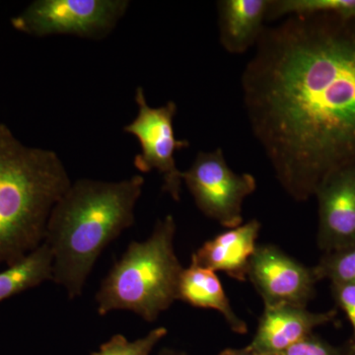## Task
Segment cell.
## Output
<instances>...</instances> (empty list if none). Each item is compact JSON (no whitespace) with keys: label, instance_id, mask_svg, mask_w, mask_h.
<instances>
[{"label":"cell","instance_id":"obj_10","mask_svg":"<svg viewBox=\"0 0 355 355\" xmlns=\"http://www.w3.org/2000/svg\"><path fill=\"white\" fill-rule=\"evenodd\" d=\"M334 316L335 312L314 313L295 306H265L249 347L261 355L277 354L312 335L315 328Z\"/></svg>","mask_w":355,"mask_h":355},{"label":"cell","instance_id":"obj_3","mask_svg":"<svg viewBox=\"0 0 355 355\" xmlns=\"http://www.w3.org/2000/svg\"><path fill=\"white\" fill-rule=\"evenodd\" d=\"M71 184L55 151L25 146L0 123V266L44 242L51 210Z\"/></svg>","mask_w":355,"mask_h":355},{"label":"cell","instance_id":"obj_6","mask_svg":"<svg viewBox=\"0 0 355 355\" xmlns=\"http://www.w3.org/2000/svg\"><path fill=\"white\" fill-rule=\"evenodd\" d=\"M137 118L123 128L125 132L137 137L140 153L133 160L135 167L141 173L157 171L162 177V190L173 200L181 198L183 172L178 169L175 153L188 148L190 142L178 139L175 135L174 119L177 105L169 101L164 106L153 108L146 101L144 88L137 87L135 96Z\"/></svg>","mask_w":355,"mask_h":355},{"label":"cell","instance_id":"obj_13","mask_svg":"<svg viewBox=\"0 0 355 355\" xmlns=\"http://www.w3.org/2000/svg\"><path fill=\"white\" fill-rule=\"evenodd\" d=\"M178 300L193 307L216 310L223 316L229 328L237 334H246V322L236 314L216 272L191 261L180 277Z\"/></svg>","mask_w":355,"mask_h":355},{"label":"cell","instance_id":"obj_4","mask_svg":"<svg viewBox=\"0 0 355 355\" xmlns=\"http://www.w3.org/2000/svg\"><path fill=\"white\" fill-rule=\"evenodd\" d=\"M176 232L174 216L168 214L158 219L146 240L128 245L96 293L100 316L125 310L154 323L171 307L184 270L175 251Z\"/></svg>","mask_w":355,"mask_h":355},{"label":"cell","instance_id":"obj_19","mask_svg":"<svg viewBox=\"0 0 355 355\" xmlns=\"http://www.w3.org/2000/svg\"><path fill=\"white\" fill-rule=\"evenodd\" d=\"M334 292L352 324L355 343V284H334Z\"/></svg>","mask_w":355,"mask_h":355},{"label":"cell","instance_id":"obj_16","mask_svg":"<svg viewBox=\"0 0 355 355\" xmlns=\"http://www.w3.org/2000/svg\"><path fill=\"white\" fill-rule=\"evenodd\" d=\"M167 334L165 327H158L135 340H130L125 336L116 334L91 355H150Z\"/></svg>","mask_w":355,"mask_h":355},{"label":"cell","instance_id":"obj_5","mask_svg":"<svg viewBox=\"0 0 355 355\" xmlns=\"http://www.w3.org/2000/svg\"><path fill=\"white\" fill-rule=\"evenodd\" d=\"M128 6V0H35L11 24L30 36L101 40L111 34Z\"/></svg>","mask_w":355,"mask_h":355},{"label":"cell","instance_id":"obj_18","mask_svg":"<svg viewBox=\"0 0 355 355\" xmlns=\"http://www.w3.org/2000/svg\"><path fill=\"white\" fill-rule=\"evenodd\" d=\"M268 355H338L330 345L323 340L310 335L300 342L294 343L286 349Z\"/></svg>","mask_w":355,"mask_h":355},{"label":"cell","instance_id":"obj_9","mask_svg":"<svg viewBox=\"0 0 355 355\" xmlns=\"http://www.w3.org/2000/svg\"><path fill=\"white\" fill-rule=\"evenodd\" d=\"M319 202L318 242L334 252L355 245V164L334 173L315 193Z\"/></svg>","mask_w":355,"mask_h":355},{"label":"cell","instance_id":"obj_14","mask_svg":"<svg viewBox=\"0 0 355 355\" xmlns=\"http://www.w3.org/2000/svg\"><path fill=\"white\" fill-rule=\"evenodd\" d=\"M53 253L43 242L36 250L0 272V303L44 282H53Z\"/></svg>","mask_w":355,"mask_h":355},{"label":"cell","instance_id":"obj_21","mask_svg":"<svg viewBox=\"0 0 355 355\" xmlns=\"http://www.w3.org/2000/svg\"><path fill=\"white\" fill-rule=\"evenodd\" d=\"M158 355H187L184 352L181 350H177L174 349H163L160 350Z\"/></svg>","mask_w":355,"mask_h":355},{"label":"cell","instance_id":"obj_17","mask_svg":"<svg viewBox=\"0 0 355 355\" xmlns=\"http://www.w3.org/2000/svg\"><path fill=\"white\" fill-rule=\"evenodd\" d=\"M313 270L318 280L330 279L333 284H355V245L330 252Z\"/></svg>","mask_w":355,"mask_h":355},{"label":"cell","instance_id":"obj_2","mask_svg":"<svg viewBox=\"0 0 355 355\" xmlns=\"http://www.w3.org/2000/svg\"><path fill=\"white\" fill-rule=\"evenodd\" d=\"M144 184L141 175L119 182L79 179L55 203L44 242L53 253V282L71 300L80 297L100 254L135 224Z\"/></svg>","mask_w":355,"mask_h":355},{"label":"cell","instance_id":"obj_1","mask_svg":"<svg viewBox=\"0 0 355 355\" xmlns=\"http://www.w3.org/2000/svg\"><path fill=\"white\" fill-rule=\"evenodd\" d=\"M241 84L252 132L294 200L355 164V18L288 16L265 27Z\"/></svg>","mask_w":355,"mask_h":355},{"label":"cell","instance_id":"obj_12","mask_svg":"<svg viewBox=\"0 0 355 355\" xmlns=\"http://www.w3.org/2000/svg\"><path fill=\"white\" fill-rule=\"evenodd\" d=\"M270 0H221L218 9L219 39L224 50L242 55L256 46L265 29Z\"/></svg>","mask_w":355,"mask_h":355},{"label":"cell","instance_id":"obj_11","mask_svg":"<svg viewBox=\"0 0 355 355\" xmlns=\"http://www.w3.org/2000/svg\"><path fill=\"white\" fill-rule=\"evenodd\" d=\"M261 228V222L252 219L229 229L203 243L193 254L191 261L212 272H223L232 279L246 282Z\"/></svg>","mask_w":355,"mask_h":355},{"label":"cell","instance_id":"obj_15","mask_svg":"<svg viewBox=\"0 0 355 355\" xmlns=\"http://www.w3.org/2000/svg\"><path fill=\"white\" fill-rule=\"evenodd\" d=\"M317 13L355 18V0H270L266 20Z\"/></svg>","mask_w":355,"mask_h":355},{"label":"cell","instance_id":"obj_8","mask_svg":"<svg viewBox=\"0 0 355 355\" xmlns=\"http://www.w3.org/2000/svg\"><path fill=\"white\" fill-rule=\"evenodd\" d=\"M249 279L265 306L307 307L318 282L314 270L275 245H258L250 261Z\"/></svg>","mask_w":355,"mask_h":355},{"label":"cell","instance_id":"obj_20","mask_svg":"<svg viewBox=\"0 0 355 355\" xmlns=\"http://www.w3.org/2000/svg\"><path fill=\"white\" fill-rule=\"evenodd\" d=\"M219 355H261L254 352L253 349L248 345L244 349H226L221 352Z\"/></svg>","mask_w":355,"mask_h":355},{"label":"cell","instance_id":"obj_7","mask_svg":"<svg viewBox=\"0 0 355 355\" xmlns=\"http://www.w3.org/2000/svg\"><path fill=\"white\" fill-rule=\"evenodd\" d=\"M183 182L198 209L229 229L242 225L243 202L257 189L253 175L237 174L229 167L221 148L200 151L183 172Z\"/></svg>","mask_w":355,"mask_h":355}]
</instances>
